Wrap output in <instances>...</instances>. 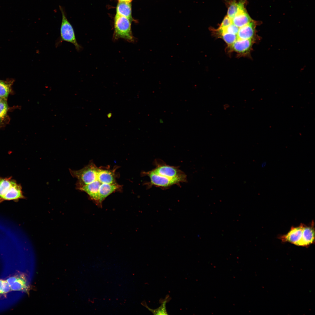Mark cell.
<instances>
[{
    "label": "cell",
    "instance_id": "obj_18",
    "mask_svg": "<svg viewBox=\"0 0 315 315\" xmlns=\"http://www.w3.org/2000/svg\"><path fill=\"white\" fill-rule=\"evenodd\" d=\"M2 99V98H1V97H0V102L1 101V99Z\"/></svg>",
    "mask_w": 315,
    "mask_h": 315
},
{
    "label": "cell",
    "instance_id": "obj_6",
    "mask_svg": "<svg viewBox=\"0 0 315 315\" xmlns=\"http://www.w3.org/2000/svg\"><path fill=\"white\" fill-rule=\"evenodd\" d=\"M6 281L11 291L27 292L28 287L25 276L23 273H18L9 277Z\"/></svg>",
    "mask_w": 315,
    "mask_h": 315
},
{
    "label": "cell",
    "instance_id": "obj_2",
    "mask_svg": "<svg viewBox=\"0 0 315 315\" xmlns=\"http://www.w3.org/2000/svg\"><path fill=\"white\" fill-rule=\"evenodd\" d=\"M155 163L154 169L142 173L143 175L149 177L151 186L166 188L186 182V175L177 167L169 165L163 162L156 161Z\"/></svg>",
    "mask_w": 315,
    "mask_h": 315
},
{
    "label": "cell",
    "instance_id": "obj_12",
    "mask_svg": "<svg viewBox=\"0 0 315 315\" xmlns=\"http://www.w3.org/2000/svg\"><path fill=\"white\" fill-rule=\"evenodd\" d=\"M13 81L12 79L6 80H0V97L1 98L6 99L11 91Z\"/></svg>",
    "mask_w": 315,
    "mask_h": 315
},
{
    "label": "cell",
    "instance_id": "obj_7",
    "mask_svg": "<svg viewBox=\"0 0 315 315\" xmlns=\"http://www.w3.org/2000/svg\"><path fill=\"white\" fill-rule=\"evenodd\" d=\"M304 225L301 224L298 226L292 227L286 234L280 236L279 238L283 242H288L297 245L302 238Z\"/></svg>",
    "mask_w": 315,
    "mask_h": 315
},
{
    "label": "cell",
    "instance_id": "obj_15",
    "mask_svg": "<svg viewBox=\"0 0 315 315\" xmlns=\"http://www.w3.org/2000/svg\"><path fill=\"white\" fill-rule=\"evenodd\" d=\"M232 23V19L227 15L224 17L219 27H225L229 25Z\"/></svg>",
    "mask_w": 315,
    "mask_h": 315
},
{
    "label": "cell",
    "instance_id": "obj_16",
    "mask_svg": "<svg viewBox=\"0 0 315 315\" xmlns=\"http://www.w3.org/2000/svg\"><path fill=\"white\" fill-rule=\"evenodd\" d=\"M249 23H252L256 27V26H257V23L256 22H255V21H254L253 20H252V21H251V22ZM256 34H257V32H256ZM259 39H260V37L257 34L256 37V40L257 41V42H258V41L259 40Z\"/></svg>",
    "mask_w": 315,
    "mask_h": 315
},
{
    "label": "cell",
    "instance_id": "obj_14",
    "mask_svg": "<svg viewBox=\"0 0 315 315\" xmlns=\"http://www.w3.org/2000/svg\"><path fill=\"white\" fill-rule=\"evenodd\" d=\"M10 291V286L6 280L0 279V295L7 294Z\"/></svg>",
    "mask_w": 315,
    "mask_h": 315
},
{
    "label": "cell",
    "instance_id": "obj_1",
    "mask_svg": "<svg viewBox=\"0 0 315 315\" xmlns=\"http://www.w3.org/2000/svg\"><path fill=\"white\" fill-rule=\"evenodd\" d=\"M118 167L110 166L98 167L92 161L78 170L70 169L71 175L77 179L78 189L86 192L97 205L101 206L109 195L121 191L122 186L117 181Z\"/></svg>",
    "mask_w": 315,
    "mask_h": 315
},
{
    "label": "cell",
    "instance_id": "obj_3",
    "mask_svg": "<svg viewBox=\"0 0 315 315\" xmlns=\"http://www.w3.org/2000/svg\"><path fill=\"white\" fill-rule=\"evenodd\" d=\"M23 197L20 185L11 177H0V203L6 200L16 202Z\"/></svg>",
    "mask_w": 315,
    "mask_h": 315
},
{
    "label": "cell",
    "instance_id": "obj_8",
    "mask_svg": "<svg viewBox=\"0 0 315 315\" xmlns=\"http://www.w3.org/2000/svg\"><path fill=\"white\" fill-rule=\"evenodd\" d=\"M314 223L312 222L308 226L304 224L302 231V238L297 246H308L314 242L315 230Z\"/></svg>",
    "mask_w": 315,
    "mask_h": 315
},
{
    "label": "cell",
    "instance_id": "obj_5",
    "mask_svg": "<svg viewBox=\"0 0 315 315\" xmlns=\"http://www.w3.org/2000/svg\"><path fill=\"white\" fill-rule=\"evenodd\" d=\"M132 21L125 17L116 15L114 19L113 40L122 38L129 42L134 41L131 28Z\"/></svg>",
    "mask_w": 315,
    "mask_h": 315
},
{
    "label": "cell",
    "instance_id": "obj_9",
    "mask_svg": "<svg viewBox=\"0 0 315 315\" xmlns=\"http://www.w3.org/2000/svg\"><path fill=\"white\" fill-rule=\"evenodd\" d=\"M232 23L239 27H242L253 20L246 10L239 12L232 19Z\"/></svg>",
    "mask_w": 315,
    "mask_h": 315
},
{
    "label": "cell",
    "instance_id": "obj_11",
    "mask_svg": "<svg viewBox=\"0 0 315 315\" xmlns=\"http://www.w3.org/2000/svg\"><path fill=\"white\" fill-rule=\"evenodd\" d=\"M116 15L125 17L132 20L130 2L119 1L117 6Z\"/></svg>",
    "mask_w": 315,
    "mask_h": 315
},
{
    "label": "cell",
    "instance_id": "obj_4",
    "mask_svg": "<svg viewBox=\"0 0 315 315\" xmlns=\"http://www.w3.org/2000/svg\"><path fill=\"white\" fill-rule=\"evenodd\" d=\"M59 8L62 15V20L60 29V37L57 42L56 47L63 41H66L72 44L76 50L80 51L82 49V46L78 43L73 26L68 20L65 12L63 8L60 6Z\"/></svg>",
    "mask_w": 315,
    "mask_h": 315
},
{
    "label": "cell",
    "instance_id": "obj_17",
    "mask_svg": "<svg viewBox=\"0 0 315 315\" xmlns=\"http://www.w3.org/2000/svg\"><path fill=\"white\" fill-rule=\"evenodd\" d=\"M266 163L265 162H264L262 163L261 164V166L262 167H264L266 165Z\"/></svg>",
    "mask_w": 315,
    "mask_h": 315
},
{
    "label": "cell",
    "instance_id": "obj_13",
    "mask_svg": "<svg viewBox=\"0 0 315 315\" xmlns=\"http://www.w3.org/2000/svg\"><path fill=\"white\" fill-rule=\"evenodd\" d=\"M8 110L6 99H2L0 102V125L2 124L7 117Z\"/></svg>",
    "mask_w": 315,
    "mask_h": 315
},
{
    "label": "cell",
    "instance_id": "obj_10",
    "mask_svg": "<svg viewBox=\"0 0 315 315\" xmlns=\"http://www.w3.org/2000/svg\"><path fill=\"white\" fill-rule=\"evenodd\" d=\"M245 0H240L237 2L232 0L230 3L227 11V16L231 19L239 12L244 10Z\"/></svg>",
    "mask_w": 315,
    "mask_h": 315
}]
</instances>
